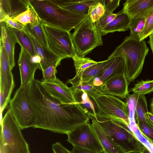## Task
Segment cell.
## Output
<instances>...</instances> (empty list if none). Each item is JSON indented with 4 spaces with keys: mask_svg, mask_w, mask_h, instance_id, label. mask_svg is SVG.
Returning a JSON list of instances; mask_svg holds the SVG:
<instances>
[{
    "mask_svg": "<svg viewBox=\"0 0 153 153\" xmlns=\"http://www.w3.org/2000/svg\"><path fill=\"white\" fill-rule=\"evenodd\" d=\"M27 97L35 116L34 128L67 135L76 126L89 122L90 116L80 105L59 103L38 79L30 83Z\"/></svg>",
    "mask_w": 153,
    "mask_h": 153,
    "instance_id": "1",
    "label": "cell"
},
{
    "mask_svg": "<svg viewBox=\"0 0 153 153\" xmlns=\"http://www.w3.org/2000/svg\"><path fill=\"white\" fill-rule=\"evenodd\" d=\"M90 117L126 153H141L146 146L121 119L100 113Z\"/></svg>",
    "mask_w": 153,
    "mask_h": 153,
    "instance_id": "2",
    "label": "cell"
},
{
    "mask_svg": "<svg viewBox=\"0 0 153 153\" xmlns=\"http://www.w3.org/2000/svg\"><path fill=\"white\" fill-rule=\"evenodd\" d=\"M31 6L44 23L68 32L88 16L77 14L51 2L50 0H28Z\"/></svg>",
    "mask_w": 153,
    "mask_h": 153,
    "instance_id": "3",
    "label": "cell"
},
{
    "mask_svg": "<svg viewBox=\"0 0 153 153\" xmlns=\"http://www.w3.org/2000/svg\"><path fill=\"white\" fill-rule=\"evenodd\" d=\"M149 51L144 40L130 35L117 46L108 57L120 56L125 59L126 76L128 84L133 81L141 73L145 58Z\"/></svg>",
    "mask_w": 153,
    "mask_h": 153,
    "instance_id": "4",
    "label": "cell"
},
{
    "mask_svg": "<svg viewBox=\"0 0 153 153\" xmlns=\"http://www.w3.org/2000/svg\"><path fill=\"white\" fill-rule=\"evenodd\" d=\"M1 153H30L29 145L9 109L1 120Z\"/></svg>",
    "mask_w": 153,
    "mask_h": 153,
    "instance_id": "5",
    "label": "cell"
},
{
    "mask_svg": "<svg viewBox=\"0 0 153 153\" xmlns=\"http://www.w3.org/2000/svg\"><path fill=\"white\" fill-rule=\"evenodd\" d=\"M72 34L76 53L84 57L103 43L100 30L88 16L74 28Z\"/></svg>",
    "mask_w": 153,
    "mask_h": 153,
    "instance_id": "6",
    "label": "cell"
},
{
    "mask_svg": "<svg viewBox=\"0 0 153 153\" xmlns=\"http://www.w3.org/2000/svg\"><path fill=\"white\" fill-rule=\"evenodd\" d=\"M49 48L64 59L72 58L76 54L69 32L43 23Z\"/></svg>",
    "mask_w": 153,
    "mask_h": 153,
    "instance_id": "7",
    "label": "cell"
},
{
    "mask_svg": "<svg viewBox=\"0 0 153 153\" xmlns=\"http://www.w3.org/2000/svg\"><path fill=\"white\" fill-rule=\"evenodd\" d=\"M29 84L20 86L9 102L10 109L21 129L33 127L35 123V115L27 97Z\"/></svg>",
    "mask_w": 153,
    "mask_h": 153,
    "instance_id": "8",
    "label": "cell"
},
{
    "mask_svg": "<svg viewBox=\"0 0 153 153\" xmlns=\"http://www.w3.org/2000/svg\"><path fill=\"white\" fill-rule=\"evenodd\" d=\"M67 135V141L73 146L97 152L103 151L99 139L89 122L76 126Z\"/></svg>",
    "mask_w": 153,
    "mask_h": 153,
    "instance_id": "9",
    "label": "cell"
},
{
    "mask_svg": "<svg viewBox=\"0 0 153 153\" xmlns=\"http://www.w3.org/2000/svg\"><path fill=\"white\" fill-rule=\"evenodd\" d=\"M100 113L117 117L123 120L129 126L128 112L126 102L114 96L95 93L91 97Z\"/></svg>",
    "mask_w": 153,
    "mask_h": 153,
    "instance_id": "10",
    "label": "cell"
},
{
    "mask_svg": "<svg viewBox=\"0 0 153 153\" xmlns=\"http://www.w3.org/2000/svg\"><path fill=\"white\" fill-rule=\"evenodd\" d=\"M41 82L48 93L59 103L69 104L77 103L71 88L58 78L48 80H42Z\"/></svg>",
    "mask_w": 153,
    "mask_h": 153,
    "instance_id": "11",
    "label": "cell"
},
{
    "mask_svg": "<svg viewBox=\"0 0 153 153\" xmlns=\"http://www.w3.org/2000/svg\"><path fill=\"white\" fill-rule=\"evenodd\" d=\"M126 67L124 58L120 56L108 58L106 63L98 74L91 81L94 86H99L116 76L125 75Z\"/></svg>",
    "mask_w": 153,
    "mask_h": 153,
    "instance_id": "12",
    "label": "cell"
},
{
    "mask_svg": "<svg viewBox=\"0 0 153 153\" xmlns=\"http://www.w3.org/2000/svg\"><path fill=\"white\" fill-rule=\"evenodd\" d=\"M0 46V95L6 98H9L14 87V80L7 54L1 41Z\"/></svg>",
    "mask_w": 153,
    "mask_h": 153,
    "instance_id": "13",
    "label": "cell"
},
{
    "mask_svg": "<svg viewBox=\"0 0 153 153\" xmlns=\"http://www.w3.org/2000/svg\"><path fill=\"white\" fill-rule=\"evenodd\" d=\"M129 84L125 75L115 76L98 87H95V92L100 94L116 96L121 99L129 95Z\"/></svg>",
    "mask_w": 153,
    "mask_h": 153,
    "instance_id": "14",
    "label": "cell"
},
{
    "mask_svg": "<svg viewBox=\"0 0 153 153\" xmlns=\"http://www.w3.org/2000/svg\"><path fill=\"white\" fill-rule=\"evenodd\" d=\"M18 63L20 75V86L27 85L34 79L36 70H41L40 66L39 64L34 63L32 57L22 48Z\"/></svg>",
    "mask_w": 153,
    "mask_h": 153,
    "instance_id": "15",
    "label": "cell"
},
{
    "mask_svg": "<svg viewBox=\"0 0 153 153\" xmlns=\"http://www.w3.org/2000/svg\"><path fill=\"white\" fill-rule=\"evenodd\" d=\"M120 12L130 19L143 18L145 20L153 11V0H127Z\"/></svg>",
    "mask_w": 153,
    "mask_h": 153,
    "instance_id": "16",
    "label": "cell"
},
{
    "mask_svg": "<svg viewBox=\"0 0 153 153\" xmlns=\"http://www.w3.org/2000/svg\"><path fill=\"white\" fill-rule=\"evenodd\" d=\"M1 36L0 41L3 44L8 55L10 68L15 65V45L18 42L11 28L4 22H0Z\"/></svg>",
    "mask_w": 153,
    "mask_h": 153,
    "instance_id": "17",
    "label": "cell"
},
{
    "mask_svg": "<svg viewBox=\"0 0 153 153\" xmlns=\"http://www.w3.org/2000/svg\"><path fill=\"white\" fill-rule=\"evenodd\" d=\"M27 34L33 42L37 55L40 58L39 65L42 72L59 59H63L55 54L49 48L43 46L33 36Z\"/></svg>",
    "mask_w": 153,
    "mask_h": 153,
    "instance_id": "18",
    "label": "cell"
},
{
    "mask_svg": "<svg viewBox=\"0 0 153 153\" xmlns=\"http://www.w3.org/2000/svg\"><path fill=\"white\" fill-rule=\"evenodd\" d=\"M98 0H50L53 3L73 13L79 14H88L89 6Z\"/></svg>",
    "mask_w": 153,
    "mask_h": 153,
    "instance_id": "19",
    "label": "cell"
},
{
    "mask_svg": "<svg viewBox=\"0 0 153 153\" xmlns=\"http://www.w3.org/2000/svg\"><path fill=\"white\" fill-rule=\"evenodd\" d=\"M90 119L92 126L105 153H126L105 133L94 120Z\"/></svg>",
    "mask_w": 153,
    "mask_h": 153,
    "instance_id": "20",
    "label": "cell"
},
{
    "mask_svg": "<svg viewBox=\"0 0 153 153\" xmlns=\"http://www.w3.org/2000/svg\"><path fill=\"white\" fill-rule=\"evenodd\" d=\"M30 7L28 0H0V9L14 19Z\"/></svg>",
    "mask_w": 153,
    "mask_h": 153,
    "instance_id": "21",
    "label": "cell"
},
{
    "mask_svg": "<svg viewBox=\"0 0 153 153\" xmlns=\"http://www.w3.org/2000/svg\"><path fill=\"white\" fill-rule=\"evenodd\" d=\"M130 19L126 14L120 12L117 16L105 27L101 29L102 36L115 32L125 31L129 29Z\"/></svg>",
    "mask_w": 153,
    "mask_h": 153,
    "instance_id": "22",
    "label": "cell"
},
{
    "mask_svg": "<svg viewBox=\"0 0 153 153\" xmlns=\"http://www.w3.org/2000/svg\"><path fill=\"white\" fill-rule=\"evenodd\" d=\"M107 62V59L97 63L88 68L79 76L74 77L67 82L72 85L82 82L89 81L94 78L102 69Z\"/></svg>",
    "mask_w": 153,
    "mask_h": 153,
    "instance_id": "23",
    "label": "cell"
},
{
    "mask_svg": "<svg viewBox=\"0 0 153 153\" xmlns=\"http://www.w3.org/2000/svg\"><path fill=\"white\" fill-rule=\"evenodd\" d=\"M11 28L21 48L27 52L32 57L36 56L37 55L33 42L27 33L24 30Z\"/></svg>",
    "mask_w": 153,
    "mask_h": 153,
    "instance_id": "24",
    "label": "cell"
},
{
    "mask_svg": "<svg viewBox=\"0 0 153 153\" xmlns=\"http://www.w3.org/2000/svg\"><path fill=\"white\" fill-rule=\"evenodd\" d=\"M24 30L43 46L48 48L46 35L42 22L37 24H29L24 26Z\"/></svg>",
    "mask_w": 153,
    "mask_h": 153,
    "instance_id": "25",
    "label": "cell"
},
{
    "mask_svg": "<svg viewBox=\"0 0 153 153\" xmlns=\"http://www.w3.org/2000/svg\"><path fill=\"white\" fill-rule=\"evenodd\" d=\"M135 109L137 121H146L150 125L148 117L147 103L144 95L135 94Z\"/></svg>",
    "mask_w": 153,
    "mask_h": 153,
    "instance_id": "26",
    "label": "cell"
},
{
    "mask_svg": "<svg viewBox=\"0 0 153 153\" xmlns=\"http://www.w3.org/2000/svg\"><path fill=\"white\" fill-rule=\"evenodd\" d=\"M75 96L77 103L81 105L87 114L89 116L94 117L97 112V109L91 97L84 92L81 94H76Z\"/></svg>",
    "mask_w": 153,
    "mask_h": 153,
    "instance_id": "27",
    "label": "cell"
},
{
    "mask_svg": "<svg viewBox=\"0 0 153 153\" xmlns=\"http://www.w3.org/2000/svg\"><path fill=\"white\" fill-rule=\"evenodd\" d=\"M14 19L24 26L29 24H35L42 22L36 12L30 6L27 10Z\"/></svg>",
    "mask_w": 153,
    "mask_h": 153,
    "instance_id": "28",
    "label": "cell"
},
{
    "mask_svg": "<svg viewBox=\"0 0 153 153\" xmlns=\"http://www.w3.org/2000/svg\"><path fill=\"white\" fill-rule=\"evenodd\" d=\"M72 58L76 69L75 77L80 76L85 70L97 62L88 58L80 56L77 54Z\"/></svg>",
    "mask_w": 153,
    "mask_h": 153,
    "instance_id": "29",
    "label": "cell"
},
{
    "mask_svg": "<svg viewBox=\"0 0 153 153\" xmlns=\"http://www.w3.org/2000/svg\"><path fill=\"white\" fill-rule=\"evenodd\" d=\"M105 12L103 0H98L96 3L89 6L88 15L92 22L95 23L104 14Z\"/></svg>",
    "mask_w": 153,
    "mask_h": 153,
    "instance_id": "30",
    "label": "cell"
},
{
    "mask_svg": "<svg viewBox=\"0 0 153 153\" xmlns=\"http://www.w3.org/2000/svg\"><path fill=\"white\" fill-rule=\"evenodd\" d=\"M133 93L144 95L153 92V80H142L135 84L131 88Z\"/></svg>",
    "mask_w": 153,
    "mask_h": 153,
    "instance_id": "31",
    "label": "cell"
},
{
    "mask_svg": "<svg viewBox=\"0 0 153 153\" xmlns=\"http://www.w3.org/2000/svg\"><path fill=\"white\" fill-rule=\"evenodd\" d=\"M74 94H82L83 92L91 97L96 92L95 87L90 81L72 85L70 87Z\"/></svg>",
    "mask_w": 153,
    "mask_h": 153,
    "instance_id": "32",
    "label": "cell"
},
{
    "mask_svg": "<svg viewBox=\"0 0 153 153\" xmlns=\"http://www.w3.org/2000/svg\"><path fill=\"white\" fill-rule=\"evenodd\" d=\"M146 20L143 18L130 19L129 28L130 34L133 36L138 37L144 27Z\"/></svg>",
    "mask_w": 153,
    "mask_h": 153,
    "instance_id": "33",
    "label": "cell"
},
{
    "mask_svg": "<svg viewBox=\"0 0 153 153\" xmlns=\"http://www.w3.org/2000/svg\"><path fill=\"white\" fill-rule=\"evenodd\" d=\"M137 122V128L144 137L153 145V127L146 121Z\"/></svg>",
    "mask_w": 153,
    "mask_h": 153,
    "instance_id": "34",
    "label": "cell"
},
{
    "mask_svg": "<svg viewBox=\"0 0 153 153\" xmlns=\"http://www.w3.org/2000/svg\"><path fill=\"white\" fill-rule=\"evenodd\" d=\"M0 22H4L8 27L21 30H24L25 27L22 24L14 19L7 15L4 12L0 10Z\"/></svg>",
    "mask_w": 153,
    "mask_h": 153,
    "instance_id": "35",
    "label": "cell"
},
{
    "mask_svg": "<svg viewBox=\"0 0 153 153\" xmlns=\"http://www.w3.org/2000/svg\"><path fill=\"white\" fill-rule=\"evenodd\" d=\"M61 58L56 62L51 65L42 72L43 79L44 80H48L56 78V74L57 72L56 68L60 64L61 61L63 59Z\"/></svg>",
    "mask_w": 153,
    "mask_h": 153,
    "instance_id": "36",
    "label": "cell"
},
{
    "mask_svg": "<svg viewBox=\"0 0 153 153\" xmlns=\"http://www.w3.org/2000/svg\"><path fill=\"white\" fill-rule=\"evenodd\" d=\"M153 29V11L149 15L146 20L143 29L139 36L140 40H144L148 36Z\"/></svg>",
    "mask_w": 153,
    "mask_h": 153,
    "instance_id": "37",
    "label": "cell"
},
{
    "mask_svg": "<svg viewBox=\"0 0 153 153\" xmlns=\"http://www.w3.org/2000/svg\"><path fill=\"white\" fill-rule=\"evenodd\" d=\"M117 13L104 14L95 23L100 30L110 23L117 16Z\"/></svg>",
    "mask_w": 153,
    "mask_h": 153,
    "instance_id": "38",
    "label": "cell"
},
{
    "mask_svg": "<svg viewBox=\"0 0 153 153\" xmlns=\"http://www.w3.org/2000/svg\"><path fill=\"white\" fill-rule=\"evenodd\" d=\"M105 7L104 14H112L120 5V0H102Z\"/></svg>",
    "mask_w": 153,
    "mask_h": 153,
    "instance_id": "39",
    "label": "cell"
},
{
    "mask_svg": "<svg viewBox=\"0 0 153 153\" xmlns=\"http://www.w3.org/2000/svg\"><path fill=\"white\" fill-rule=\"evenodd\" d=\"M52 149L54 153H72L59 142H57L52 145Z\"/></svg>",
    "mask_w": 153,
    "mask_h": 153,
    "instance_id": "40",
    "label": "cell"
},
{
    "mask_svg": "<svg viewBox=\"0 0 153 153\" xmlns=\"http://www.w3.org/2000/svg\"><path fill=\"white\" fill-rule=\"evenodd\" d=\"M72 153H105L104 151L100 152H97L77 148L73 146L71 151Z\"/></svg>",
    "mask_w": 153,
    "mask_h": 153,
    "instance_id": "41",
    "label": "cell"
},
{
    "mask_svg": "<svg viewBox=\"0 0 153 153\" xmlns=\"http://www.w3.org/2000/svg\"><path fill=\"white\" fill-rule=\"evenodd\" d=\"M149 38L148 42L153 53V33L149 35Z\"/></svg>",
    "mask_w": 153,
    "mask_h": 153,
    "instance_id": "42",
    "label": "cell"
},
{
    "mask_svg": "<svg viewBox=\"0 0 153 153\" xmlns=\"http://www.w3.org/2000/svg\"><path fill=\"white\" fill-rule=\"evenodd\" d=\"M149 120L151 125L153 127V114L149 111L148 113Z\"/></svg>",
    "mask_w": 153,
    "mask_h": 153,
    "instance_id": "43",
    "label": "cell"
},
{
    "mask_svg": "<svg viewBox=\"0 0 153 153\" xmlns=\"http://www.w3.org/2000/svg\"><path fill=\"white\" fill-rule=\"evenodd\" d=\"M150 112L153 114V96L152 99L150 104Z\"/></svg>",
    "mask_w": 153,
    "mask_h": 153,
    "instance_id": "44",
    "label": "cell"
},
{
    "mask_svg": "<svg viewBox=\"0 0 153 153\" xmlns=\"http://www.w3.org/2000/svg\"><path fill=\"white\" fill-rule=\"evenodd\" d=\"M141 153H152L146 147L144 148Z\"/></svg>",
    "mask_w": 153,
    "mask_h": 153,
    "instance_id": "45",
    "label": "cell"
},
{
    "mask_svg": "<svg viewBox=\"0 0 153 153\" xmlns=\"http://www.w3.org/2000/svg\"><path fill=\"white\" fill-rule=\"evenodd\" d=\"M153 29H152V30L150 33L149 35H149H150L152 34H153Z\"/></svg>",
    "mask_w": 153,
    "mask_h": 153,
    "instance_id": "46",
    "label": "cell"
}]
</instances>
